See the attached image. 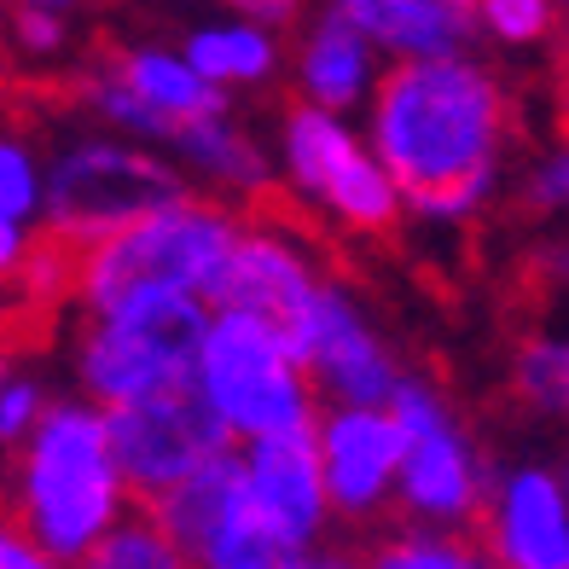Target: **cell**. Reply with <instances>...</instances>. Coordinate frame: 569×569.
<instances>
[{"label": "cell", "instance_id": "6da1fadb", "mask_svg": "<svg viewBox=\"0 0 569 569\" xmlns=\"http://www.w3.org/2000/svg\"><path fill=\"white\" fill-rule=\"evenodd\" d=\"M511 134V99L500 76L448 59H396L372 93L367 140L401 180L407 210L430 221H465L495 198Z\"/></svg>", "mask_w": 569, "mask_h": 569}, {"label": "cell", "instance_id": "7a4b0ae2", "mask_svg": "<svg viewBox=\"0 0 569 569\" xmlns=\"http://www.w3.org/2000/svg\"><path fill=\"white\" fill-rule=\"evenodd\" d=\"M111 412L93 396L47 401L41 425L18 442L12 517L18 529L64 563H82L128 511H134Z\"/></svg>", "mask_w": 569, "mask_h": 569}, {"label": "cell", "instance_id": "3957f363", "mask_svg": "<svg viewBox=\"0 0 569 569\" xmlns=\"http://www.w3.org/2000/svg\"><path fill=\"white\" fill-rule=\"evenodd\" d=\"M239 239L244 221L227 216L221 203H163V210L117 227L111 239L76 250V302L88 315H106L140 291H198L216 302Z\"/></svg>", "mask_w": 569, "mask_h": 569}, {"label": "cell", "instance_id": "277c9868", "mask_svg": "<svg viewBox=\"0 0 569 569\" xmlns=\"http://www.w3.org/2000/svg\"><path fill=\"white\" fill-rule=\"evenodd\" d=\"M216 326V302L198 291H140L106 315H88L76 338V383L99 407L146 401L198 383V355Z\"/></svg>", "mask_w": 569, "mask_h": 569}, {"label": "cell", "instance_id": "5b68a950", "mask_svg": "<svg viewBox=\"0 0 569 569\" xmlns=\"http://www.w3.org/2000/svg\"><path fill=\"white\" fill-rule=\"evenodd\" d=\"M198 390L239 442L315 430L326 401L308 378L302 355L268 320L239 315V308H216V326L198 355Z\"/></svg>", "mask_w": 569, "mask_h": 569}, {"label": "cell", "instance_id": "8992f818", "mask_svg": "<svg viewBox=\"0 0 569 569\" xmlns=\"http://www.w3.org/2000/svg\"><path fill=\"white\" fill-rule=\"evenodd\" d=\"M180 198H192L187 174L163 163L158 151L128 146V134L111 128V134H88L53 158L41 232L88 250L99 239H111L117 227L163 210V203H180Z\"/></svg>", "mask_w": 569, "mask_h": 569}, {"label": "cell", "instance_id": "52a82bcc", "mask_svg": "<svg viewBox=\"0 0 569 569\" xmlns=\"http://www.w3.org/2000/svg\"><path fill=\"white\" fill-rule=\"evenodd\" d=\"M279 158H284L291 187L308 203H320L331 221H343L349 232H390L407 210V192L390 174V163H383L372 151V140H360L343 122V111H331V106L302 99V106L284 111Z\"/></svg>", "mask_w": 569, "mask_h": 569}, {"label": "cell", "instance_id": "ba28073f", "mask_svg": "<svg viewBox=\"0 0 569 569\" xmlns=\"http://www.w3.org/2000/svg\"><path fill=\"white\" fill-rule=\"evenodd\" d=\"M390 412L407 430V459H401V523H430V529H471L482 523L495 477L477 459L465 425L448 412L442 390L419 378H401Z\"/></svg>", "mask_w": 569, "mask_h": 569}, {"label": "cell", "instance_id": "9c48e42d", "mask_svg": "<svg viewBox=\"0 0 569 569\" xmlns=\"http://www.w3.org/2000/svg\"><path fill=\"white\" fill-rule=\"evenodd\" d=\"M106 412H111V436H117L128 488H134L140 506L169 495L174 482H187L216 453L239 448V436L221 425V412L203 401L198 383H180V390L146 396V401H122Z\"/></svg>", "mask_w": 569, "mask_h": 569}, {"label": "cell", "instance_id": "30bf717a", "mask_svg": "<svg viewBox=\"0 0 569 569\" xmlns=\"http://www.w3.org/2000/svg\"><path fill=\"white\" fill-rule=\"evenodd\" d=\"M158 523L187 547L203 569H262L284 563L273 552L268 529L250 511V488H244V442L216 453L210 465H198L187 482H174L169 495L146 506Z\"/></svg>", "mask_w": 569, "mask_h": 569}, {"label": "cell", "instance_id": "8fae6325", "mask_svg": "<svg viewBox=\"0 0 569 569\" xmlns=\"http://www.w3.org/2000/svg\"><path fill=\"white\" fill-rule=\"evenodd\" d=\"M244 488H250L256 523L268 529L279 558L320 552V535L338 517V506H331V488H326L315 430H284V436L244 442Z\"/></svg>", "mask_w": 569, "mask_h": 569}, {"label": "cell", "instance_id": "7c38bea8", "mask_svg": "<svg viewBox=\"0 0 569 569\" xmlns=\"http://www.w3.org/2000/svg\"><path fill=\"white\" fill-rule=\"evenodd\" d=\"M320 465L326 488L343 523H372L383 506H396L401 495V459H407V430L390 407H349L326 401L320 419Z\"/></svg>", "mask_w": 569, "mask_h": 569}, {"label": "cell", "instance_id": "4fadbf2b", "mask_svg": "<svg viewBox=\"0 0 569 569\" xmlns=\"http://www.w3.org/2000/svg\"><path fill=\"white\" fill-rule=\"evenodd\" d=\"M326 273L315 268L291 232H273V227H244L239 250H232V268L221 279V297L216 308H239V315L268 320L284 343L302 355V338L320 315V297H326Z\"/></svg>", "mask_w": 569, "mask_h": 569}, {"label": "cell", "instance_id": "5bb4252c", "mask_svg": "<svg viewBox=\"0 0 569 569\" xmlns=\"http://www.w3.org/2000/svg\"><path fill=\"white\" fill-rule=\"evenodd\" d=\"M302 367L326 401H349V407H390L401 390V367L378 343V331L355 308V297L338 291V284H326L320 297V315L302 338Z\"/></svg>", "mask_w": 569, "mask_h": 569}, {"label": "cell", "instance_id": "9a60e30c", "mask_svg": "<svg viewBox=\"0 0 569 569\" xmlns=\"http://www.w3.org/2000/svg\"><path fill=\"white\" fill-rule=\"evenodd\" d=\"M477 529L500 569H569V482L540 465H517L495 477Z\"/></svg>", "mask_w": 569, "mask_h": 569}, {"label": "cell", "instance_id": "2e32d148", "mask_svg": "<svg viewBox=\"0 0 569 569\" xmlns=\"http://www.w3.org/2000/svg\"><path fill=\"white\" fill-rule=\"evenodd\" d=\"M355 30H367L396 59H448L477 36L471 0H331Z\"/></svg>", "mask_w": 569, "mask_h": 569}, {"label": "cell", "instance_id": "e0dca14e", "mask_svg": "<svg viewBox=\"0 0 569 569\" xmlns=\"http://www.w3.org/2000/svg\"><path fill=\"white\" fill-rule=\"evenodd\" d=\"M378 53H383V47L367 30H355L338 7H326L315 23H308V36L297 47L302 99H315V106H331V111L349 117L360 99H372L378 82H383V76H378Z\"/></svg>", "mask_w": 569, "mask_h": 569}, {"label": "cell", "instance_id": "ac0fdd59", "mask_svg": "<svg viewBox=\"0 0 569 569\" xmlns=\"http://www.w3.org/2000/svg\"><path fill=\"white\" fill-rule=\"evenodd\" d=\"M111 70L169 122V140L180 134V122H198V117L227 111V88L210 82V76H203L187 53H163V47H128Z\"/></svg>", "mask_w": 569, "mask_h": 569}, {"label": "cell", "instance_id": "d6986e66", "mask_svg": "<svg viewBox=\"0 0 569 569\" xmlns=\"http://www.w3.org/2000/svg\"><path fill=\"white\" fill-rule=\"evenodd\" d=\"M169 146L203 180H210V187H221V192H244V198H262L268 192V158H262V146H256L227 111L198 117V122H180V134Z\"/></svg>", "mask_w": 569, "mask_h": 569}, {"label": "cell", "instance_id": "ffe728a7", "mask_svg": "<svg viewBox=\"0 0 569 569\" xmlns=\"http://www.w3.org/2000/svg\"><path fill=\"white\" fill-rule=\"evenodd\" d=\"M360 569H500V558L488 552L482 535L471 540V529L401 523L360 552Z\"/></svg>", "mask_w": 569, "mask_h": 569}, {"label": "cell", "instance_id": "44dd1931", "mask_svg": "<svg viewBox=\"0 0 569 569\" xmlns=\"http://www.w3.org/2000/svg\"><path fill=\"white\" fill-rule=\"evenodd\" d=\"M47 216V174L36 163L30 140H0V268H18L36 244V221Z\"/></svg>", "mask_w": 569, "mask_h": 569}, {"label": "cell", "instance_id": "7402d4cb", "mask_svg": "<svg viewBox=\"0 0 569 569\" xmlns=\"http://www.w3.org/2000/svg\"><path fill=\"white\" fill-rule=\"evenodd\" d=\"M187 59L210 76V82L221 88H256V82H268L273 64H279V47L268 36V23H216V30H198L187 41Z\"/></svg>", "mask_w": 569, "mask_h": 569}, {"label": "cell", "instance_id": "603a6c76", "mask_svg": "<svg viewBox=\"0 0 569 569\" xmlns=\"http://www.w3.org/2000/svg\"><path fill=\"white\" fill-rule=\"evenodd\" d=\"M76 569H203V563L180 547L146 506H134Z\"/></svg>", "mask_w": 569, "mask_h": 569}, {"label": "cell", "instance_id": "cb8c5ba5", "mask_svg": "<svg viewBox=\"0 0 569 569\" xmlns=\"http://www.w3.org/2000/svg\"><path fill=\"white\" fill-rule=\"evenodd\" d=\"M511 390L547 419H569V338L535 331L511 349Z\"/></svg>", "mask_w": 569, "mask_h": 569}, {"label": "cell", "instance_id": "d4e9b609", "mask_svg": "<svg viewBox=\"0 0 569 569\" xmlns=\"http://www.w3.org/2000/svg\"><path fill=\"white\" fill-rule=\"evenodd\" d=\"M482 30L506 47H535L558 30V0H477Z\"/></svg>", "mask_w": 569, "mask_h": 569}, {"label": "cell", "instance_id": "484cf974", "mask_svg": "<svg viewBox=\"0 0 569 569\" xmlns=\"http://www.w3.org/2000/svg\"><path fill=\"white\" fill-rule=\"evenodd\" d=\"M529 210H547V216H569V140H558L547 158L529 169Z\"/></svg>", "mask_w": 569, "mask_h": 569}, {"label": "cell", "instance_id": "4316f807", "mask_svg": "<svg viewBox=\"0 0 569 569\" xmlns=\"http://www.w3.org/2000/svg\"><path fill=\"white\" fill-rule=\"evenodd\" d=\"M12 41H18V53H30V59L64 53V12L59 7H18Z\"/></svg>", "mask_w": 569, "mask_h": 569}, {"label": "cell", "instance_id": "83f0119b", "mask_svg": "<svg viewBox=\"0 0 569 569\" xmlns=\"http://www.w3.org/2000/svg\"><path fill=\"white\" fill-rule=\"evenodd\" d=\"M41 412H47L41 383L36 378H7V390H0V436H7L12 448L41 425Z\"/></svg>", "mask_w": 569, "mask_h": 569}, {"label": "cell", "instance_id": "f1b7e54d", "mask_svg": "<svg viewBox=\"0 0 569 569\" xmlns=\"http://www.w3.org/2000/svg\"><path fill=\"white\" fill-rule=\"evenodd\" d=\"M0 569H76V563H64L47 547H36L23 529H7V535H0Z\"/></svg>", "mask_w": 569, "mask_h": 569}, {"label": "cell", "instance_id": "f546056e", "mask_svg": "<svg viewBox=\"0 0 569 569\" xmlns=\"http://www.w3.org/2000/svg\"><path fill=\"white\" fill-rule=\"evenodd\" d=\"M227 7H239V12L256 18V23H291L302 0H227Z\"/></svg>", "mask_w": 569, "mask_h": 569}, {"label": "cell", "instance_id": "4dcf8cb0", "mask_svg": "<svg viewBox=\"0 0 569 569\" xmlns=\"http://www.w3.org/2000/svg\"><path fill=\"white\" fill-rule=\"evenodd\" d=\"M279 569H360V558H343V552H302V558H284Z\"/></svg>", "mask_w": 569, "mask_h": 569}, {"label": "cell", "instance_id": "1f68e13d", "mask_svg": "<svg viewBox=\"0 0 569 569\" xmlns=\"http://www.w3.org/2000/svg\"><path fill=\"white\" fill-rule=\"evenodd\" d=\"M18 7H59L64 12V7H76V0H18Z\"/></svg>", "mask_w": 569, "mask_h": 569}, {"label": "cell", "instance_id": "d6a6232c", "mask_svg": "<svg viewBox=\"0 0 569 569\" xmlns=\"http://www.w3.org/2000/svg\"><path fill=\"white\" fill-rule=\"evenodd\" d=\"M262 569H279V563H262Z\"/></svg>", "mask_w": 569, "mask_h": 569}, {"label": "cell", "instance_id": "836d02e7", "mask_svg": "<svg viewBox=\"0 0 569 569\" xmlns=\"http://www.w3.org/2000/svg\"><path fill=\"white\" fill-rule=\"evenodd\" d=\"M563 482H569V471H563Z\"/></svg>", "mask_w": 569, "mask_h": 569}, {"label": "cell", "instance_id": "e575fe53", "mask_svg": "<svg viewBox=\"0 0 569 569\" xmlns=\"http://www.w3.org/2000/svg\"><path fill=\"white\" fill-rule=\"evenodd\" d=\"M563 7H569V0H563Z\"/></svg>", "mask_w": 569, "mask_h": 569}]
</instances>
